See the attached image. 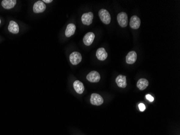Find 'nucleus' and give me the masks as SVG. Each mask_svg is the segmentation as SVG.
<instances>
[{"label":"nucleus","mask_w":180,"mask_h":135,"mask_svg":"<svg viewBox=\"0 0 180 135\" xmlns=\"http://www.w3.org/2000/svg\"><path fill=\"white\" fill-rule=\"evenodd\" d=\"M99 16L101 21L105 24H108L111 22V18L109 12L104 9H101L99 12Z\"/></svg>","instance_id":"f257e3e1"},{"label":"nucleus","mask_w":180,"mask_h":135,"mask_svg":"<svg viewBox=\"0 0 180 135\" xmlns=\"http://www.w3.org/2000/svg\"><path fill=\"white\" fill-rule=\"evenodd\" d=\"M117 20L120 26L122 28H125L127 26L128 21V16L126 12H121L117 16Z\"/></svg>","instance_id":"f03ea898"},{"label":"nucleus","mask_w":180,"mask_h":135,"mask_svg":"<svg viewBox=\"0 0 180 135\" xmlns=\"http://www.w3.org/2000/svg\"><path fill=\"white\" fill-rule=\"evenodd\" d=\"M87 80L92 83L98 82L101 80V76L98 72L92 71L87 75Z\"/></svg>","instance_id":"7ed1b4c3"},{"label":"nucleus","mask_w":180,"mask_h":135,"mask_svg":"<svg viewBox=\"0 0 180 135\" xmlns=\"http://www.w3.org/2000/svg\"><path fill=\"white\" fill-rule=\"evenodd\" d=\"M70 60L73 65H77L82 61V55L77 52H73L70 55Z\"/></svg>","instance_id":"20e7f679"},{"label":"nucleus","mask_w":180,"mask_h":135,"mask_svg":"<svg viewBox=\"0 0 180 135\" xmlns=\"http://www.w3.org/2000/svg\"><path fill=\"white\" fill-rule=\"evenodd\" d=\"M46 5L44 3L41 1H38L35 3L33 6V11L35 13H41L45 11Z\"/></svg>","instance_id":"39448f33"},{"label":"nucleus","mask_w":180,"mask_h":135,"mask_svg":"<svg viewBox=\"0 0 180 135\" xmlns=\"http://www.w3.org/2000/svg\"><path fill=\"white\" fill-rule=\"evenodd\" d=\"M90 102L91 103L94 105H101L103 104L104 102L103 97L101 96V95H99L98 94L94 93L91 95V98H90Z\"/></svg>","instance_id":"423d86ee"},{"label":"nucleus","mask_w":180,"mask_h":135,"mask_svg":"<svg viewBox=\"0 0 180 135\" xmlns=\"http://www.w3.org/2000/svg\"><path fill=\"white\" fill-rule=\"evenodd\" d=\"M93 19H94V14L92 12L85 13L84 14L82 15V23L85 25L89 26L92 23Z\"/></svg>","instance_id":"0eeeda50"},{"label":"nucleus","mask_w":180,"mask_h":135,"mask_svg":"<svg viewBox=\"0 0 180 135\" xmlns=\"http://www.w3.org/2000/svg\"><path fill=\"white\" fill-rule=\"evenodd\" d=\"M141 24V20L137 16L133 15L131 18V20L129 22L130 27L133 29H138Z\"/></svg>","instance_id":"6e6552de"},{"label":"nucleus","mask_w":180,"mask_h":135,"mask_svg":"<svg viewBox=\"0 0 180 135\" xmlns=\"http://www.w3.org/2000/svg\"><path fill=\"white\" fill-rule=\"evenodd\" d=\"M94 38H95L94 34L92 32H89L84 36L83 38V42L84 43L85 45H87V46L91 45L94 42Z\"/></svg>","instance_id":"1a4fd4ad"},{"label":"nucleus","mask_w":180,"mask_h":135,"mask_svg":"<svg viewBox=\"0 0 180 135\" xmlns=\"http://www.w3.org/2000/svg\"><path fill=\"white\" fill-rule=\"evenodd\" d=\"M137 59V54L134 51H131L128 53L126 57L127 63L132 64L136 62Z\"/></svg>","instance_id":"9d476101"},{"label":"nucleus","mask_w":180,"mask_h":135,"mask_svg":"<svg viewBox=\"0 0 180 135\" xmlns=\"http://www.w3.org/2000/svg\"><path fill=\"white\" fill-rule=\"evenodd\" d=\"M115 82L118 86L120 88H125L126 87L127 82L126 76L120 75L116 78Z\"/></svg>","instance_id":"9b49d317"},{"label":"nucleus","mask_w":180,"mask_h":135,"mask_svg":"<svg viewBox=\"0 0 180 135\" xmlns=\"http://www.w3.org/2000/svg\"><path fill=\"white\" fill-rule=\"evenodd\" d=\"M108 53L104 48H99L96 52V56L100 61H104L108 57Z\"/></svg>","instance_id":"f8f14e48"},{"label":"nucleus","mask_w":180,"mask_h":135,"mask_svg":"<svg viewBox=\"0 0 180 135\" xmlns=\"http://www.w3.org/2000/svg\"><path fill=\"white\" fill-rule=\"evenodd\" d=\"M16 2V0H3L2 1L1 5L5 9H10L14 7Z\"/></svg>","instance_id":"ddd939ff"},{"label":"nucleus","mask_w":180,"mask_h":135,"mask_svg":"<svg viewBox=\"0 0 180 135\" xmlns=\"http://www.w3.org/2000/svg\"><path fill=\"white\" fill-rule=\"evenodd\" d=\"M73 88L76 90V91L79 94H82V93L84 91V84L80 81H75L73 83Z\"/></svg>","instance_id":"4468645a"},{"label":"nucleus","mask_w":180,"mask_h":135,"mask_svg":"<svg viewBox=\"0 0 180 135\" xmlns=\"http://www.w3.org/2000/svg\"><path fill=\"white\" fill-rule=\"evenodd\" d=\"M8 30L9 32L14 34L19 33V27L16 22L11 21L8 26Z\"/></svg>","instance_id":"2eb2a0df"},{"label":"nucleus","mask_w":180,"mask_h":135,"mask_svg":"<svg viewBox=\"0 0 180 135\" xmlns=\"http://www.w3.org/2000/svg\"><path fill=\"white\" fill-rule=\"evenodd\" d=\"M76 29V27L74 24H69L67 26L65 33L66 36L68 37H70L71 36H72L75 34Z\"/></svg>","instance_id":"dca6fc26"},{"label":"nucleus","mask_w":180,"mask_h":135,"mask_svg":"<svg viewBox=\"0 0 180 135\" xmlns=\"http://www.w3.org/2000/svg\"><path fill=\"white\" fill-rule=\"evenodd\" d=\"M148 85L149 82L145 78H141L137 82V87L140 90H145Z\"/></svg>","instance_id":"f3484780"},{"label":"nucleus","mask_w":180,"mask_h":135,"mask_svg":"<svg viewBox=\"0 0 180 135\" xmlns=\"http://www.w3.org/2000/svg\"><path fill=\"white\" fill-rule=\"evenodd\" d=\"M139 108L141 112H144L146 109L145 104H143V103H140L139 104Z\"/></svg>","instance_id":"a211bd4d"},{"label":"nucleus","mask_w":180,"mask_h":135,"mask_svg":"<svg viewBox=\"0 0 180 135\" xmlns=\"http://www.w3.org/2000/svg\"><path fill=\"white\" fill-rule=\"evenodd\" d=\"M146 98L147 100H148L150 102H153L154 100V97H153L151 95H150V94H148V95H146Z\"/></svg>","instance_id":"6ab92c4d"},{"label":"nucleus","mask_w":180,"mask_h":135,"mask_svg":"<svg viewBox=\"0 0 180 135\" xmlns=\"http://www.w3.org/2000/svg\"><path fill=\"white\" fill-rule=\"evenodd\" d=\"M43 2L47 3H49L52 2V0H43Z\"/></svg>","instance_id":"aec40b11"},{"label":"nucleus","mask_w":180,"mask_h":135,"mask_svg":"<svg viewBox=\"0 0 180 135\" xmlns=\"http://www.w3.org/2000/svg\"><path fill=\"white\" fill-rule=\"evenodd\" d=\"M1 19H0V24H1Z\"/></svg>","instance_id":"412c9836"}]
</instances>
